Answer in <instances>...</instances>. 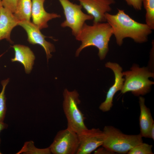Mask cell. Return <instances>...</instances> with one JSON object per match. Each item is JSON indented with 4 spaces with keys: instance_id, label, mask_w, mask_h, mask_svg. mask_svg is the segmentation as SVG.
<instances>
[{
    "instance_id": "6",
    "label": "cell",
    "mask_w": 154,
    "mask_h": 154,
    "mask_svg": "<svg viewBox=\"0 0 154 154\" xmlns=\"http://www.w3.org/2000/svg\"><path fill=\"white\" fill-rule=\"evenodd\" d=\"M63 10L65 19L61 24L63 28L68 27L75 37L79 33L85 21L93 19L92 15L84 13L82 6L71 2L69 0H58Z\"/></svg>"
},
{
    "instance_id": "20",
    "label": "cell",
    "mask_w": 154,
    "mask_h": 154,
    "mask_svg": "<svg viewBox=\"0 0 154 154\" xmlns=\"http://www.w3.org/2000/svg\"><path fill=\"white\" fill-rule=\"evenodd\" d=\"M152 145L143 142L136 145L131 149L128 154H153Z\"/></svg>"
},
{
    "instance_id": "11",
    "label": "cell",
    "mask_w": 154,
    "mask_h": 154,
    "mask_svg": "<svg viewBox=\"0 0 154 154\" xmlns=\"http://www.w3.org/2000/svg\"><path fill=\"white\" fill-rule=\"evenodd\" d=\"M105 66L113 71L115 76V81L108 90L105 100L99 107L100 110L104 112L110 110L113 106L114 96L117 92L121 90L125 81V79L123 78V75L122 72V68L118 64L109 62L105 64Z\"/></svg>"
},
{
    "instance_id": "15",
    "label": "cell",
    "mask_w": 154,
    "mask_h": 154,
    "mask_svg": "<svg viewBox=\"0 0 154 154\" xmlns=\"http://www.w3.org/2000/svg\"><path fill=\"white\" fill-rule=\"evenodd\" d=\"M145 98L140 96L139 103L140 109L139 117L140 134L142 137H149V133L153 125L154 124L150 110L145 104Z\"/></svg>"
},
{
    "instance_id": "25",
    "label": "cell",
    "mask_w": 154,
    "mask_h": 154,
    "mask_svg": "<svg viewBox=\"0 0 154 154\" xmlns=\"http://www.w3.org/2000/svg\"><path fill=\"white\" fill-rule=\"evenodd\" d=\"M7 125L4 123V122H0V133L4 129L7 128ZM2 153L0 151V154Z\"/></svg>"
},
{
    "instance_id": "18",
    "label": "cell",
    "mask_w": 154,
    "mask_h": 154,
    "mask_svg": "<svg viewBox=\"0 0 154 154\" xmlns=\"http://www.w3.org/2000/svg\"><path fill=\"white\" fill-rule=\"evenodd\" d=\"M143 5L146 11V24L152 30L154 29V0H143Z\"/></svg>"
},
{
    "instance_id": "7",
    "label": "cell",
    "mask_w": 154,
    "mask_h": 154,
    "mask_svg": "<svg viewBox=\"0 0 154 154\" xmlns=\"http://www.w3.org/2000/svg\"><path fill=\"white\" fill-rule=\"evenodd\" d=\"M79 146L77 134L67 128L58 132L49 147L54 154H75Z\"/></svg>"
},
{
    "instance_id": "23",
    "label": "cell",
    "mask_w": 154,
    "mask_h": 154,
    "mask_svg": "<svg viewBox=\"0 0 154 154\" xmlns=\"http://www.w3.org/2000/svg\"><path fill=\"white\" fill-rule=\"evenodd\" d=\"M103 148H101L98 149L95 151V154H109L112 153V152L109 151L106 148L103 147Z\"/></svg>"
},
{
    "instance_id": "14",
    "label": "cell",
    "mask_w": 154,
    "mask_h": 154,
    "mask_svg": "<svg viewBox=\"0 0 154 154\" xmlns=\"http://www.w3.org/2000/svg\"><path fill=\"white\" fill-rule=\"evenodd\" d=\"M15 51V56L11 58L12 62H18L23 66L25 72L29 74L32 70L35 59V55L28 46L21 44L12 46Z\"/></svg>"
},
{
    "instance_id": "24",
    "label": "cell",
    "mask_w": 154,
    "mask_h": 154,
    "mask_svg": "<svg viewBox=\"0 0 154 154\" xmlns=\"http://www.w3.org/2000/svg\"><path fill=\"white\" fill-rule=\"evenodd\" d=\"M149 138L154 139V124L153 125L150 131Z\"/></svg>"
},
{
    "instance_id": "16",
    "label": "cell",
    "mask_w": 154,
    "mask_h": 154,
    "mask_svg": "<svg viewBox=\"0 0 154 154\" xmlns=\"http://www.w3.org/2000/svg\"><path fill=\"white\" fill-rule=\"evenodd\" d=\"M31 9L32 0H17L13 14L19 21H30Z\"/></svg>"
},
{
    "instance_id": "8",
    "label": "cell",
    "mask_w": 154,
    "mask_h": 154,
    "mask_svg": "<svg viewBox=\"0 0 154 154\" xmlns=\"http://www.w3.org/2000/svg\"><path fill=\"white\" fill-rule=\"evenodd\" d=\"M77 134L79 146L76 154H90L103 144L104 134L99 128H87Z\"/></svg>"
},
{
    "instance_id": "21",
    "label": "cell",
    "mask_w": 154,
    "mask_h": 154,
    "mask_svg": "<svg viewBox=\"0 0 154 154\" xmlns=\"http://www.w3.org/2000/svg\"><path fill=\"white\" fill-rule=\"evenodd\" d=\"M17 0H1L2 6L14 13L15 11Z\"/></svg>"
},
{
    "instance_id": "10",
    "label": "cell",
    "mask_w": 154,
    "mask_h": 154,
    "mask_svg": "<svg viewBox=\"0 0 154 154\" xmlns=\"http://www.w3.org/2000/svg\"><path fill=\"white\" fill-rule=\"evenodd\" d=\"M93 17V23L106 22L105 15L112 10L111 6L115 0H76Z\"/></svg>"
},
{
    "instance_id": "26",
    "label": "cell",
    "mask_w": 154,
    "mask_h": 154,
    "mask_svg": "<svg viewBox=\"0 0 154 154\" xmlns=\"http://www.w3.org/2000/svg\"><path fill=\"white\" fill-rule=\"evenodd\" d=\"M2 6L1 4V0H0V9Z\"/></svg>"
},
{
    "instance_id": "13",
    "label": "cell",
    "mask_w": 154,
    "mask_h": 154,
    "mask_svg": "<svg viewBox=\"0 0 154 154\" xmlns=\"http://www.w3.org/2000/svg\"><path fill=\"white\" fill-rule=\"evenodd\" d=\"M19 21L13 13L2 6L0 9V41L5 39L11 44V34L13 28L18 25Z\"/></svg>"
},
{
    "instance_id": "22",
    "label": "cell",
    "mask_w": 154,
    "mask_h": 154,
    "mask_svg": "<svg viewBox=\"0 0 154 154\" xmlns=\"http://www.w3.org/2000/svg\"><path fill=\"white\" fill-rule=\"evenodd\" d=\"M128 5L132 7L137 11L141 10L143 6V0H124Z\"/></svg>"
},
{
    "instance_id": "3",
    "label": "cell",
    "mask_w": 154,
    "mask_h": 154,
    "mask_svg": "<svg viewBox=\"0 0 154 154\" xmlns=\"http://www.w3.org/2000/svg\"><path fill=\"white\" fill-rule=\"evenodd\" d=\"M103 147L112 152L125 154L136 145L143 142L142 137L138 135L125 134L111 126H106Z\"/></svg>"
},
{
    "instance_id": "2",
    "label": "cell",
    "mask_w": 154,
    "mask_h": 154,
    "mask_svg": "<svg viewBox=\"0 0 154 154\" xmlns=\"http://www.w3.org/2000/svg\"><path fill=\"white\" fill-rule=\"evenodd\" d=\"M113 35L112 29L107 22L93 23L92 25L85 23L75 37L76 40L81 42L76 51L75 56H78L84 48L93 46L98 49L100 59H104L109 51L108 43Z\"/></svg>"
},
{
    "instance_id": "5",
    "label": "cell",
    "mask_w": 154,
    "mask_h": 154,
    "mask_svg": "<svg viewBox=\"0 0 154 154\" xmlns=\"http://www.w3.org/2000/svg\"><path fill=\"white\" fill-rule=\"evenodd\" d=\"M63 96V108L67 120V128L77 133L87 129L85 117L78 107L80 101L78 92L75 90L69 91L65 89Z\"/></svg>"
},
{
    "instance_id": "9",
    "label": "cell",
    "mask_w": 154,
    "mask_h": 154,
    "mask_svg": "<svg viewBox=\"0 0 154 154\" xmlns=\"http://www.w3.org/2000/svg\"><path fill=\"white\" fill-rule=\"evenodd\" d=\"M18 25L22 27L27 32V40L30 43L39 44L43 48L48 62L52 56L51 53L55 51L54 45L46 40L47 37L43 35L38 27L30 21H20Z\"/></svg>"
},
{
    "instance_id": "17",
    "label": "cell",
    "mask_w": 154,
    "mask_h": 154,
    "mask_svg": "<svg viewBox=\"0 0 154 154\" xmlns=\"http://www.w3.org/2000/svg\"><path fill=\"white\" fill-rule=\"evenodd\" d=\"M51 152L49 147L43 149L36 147L32 141L25 142L21 149L17 154H50Z\"/></svg>"
},
{
    "instance_id": "19",
    "label": "cell",
    "mask_w": 154,
    "mask_h": 154,
    "mask_svg": "<svg viewBox=\"0 0 154 154\" xmlns=\"http://www.w3.org/2000/svg\"><path fill=\"white\" fill-rule=\"evenodd\" d=\"M9 78H7L1 82L2 88L1 92H0V122H4L5 116L7 107L5 91L6 86L9 82Z\"/></svg>"
},
{
    "instance_id": "4",
    "label": "cell",
    "mask_w": 154,
    "mask_h": 154,
    "mask_svg": "<svg viewBox=\"0 0 154 154\" xmlns=\"http://www.w3.org/2000/svg\"><path fill=\"white\" fill-rule=\"evenodd\" d=\"M125 79L121 92L124 94L131 92L134 95H143L150 90L153 82L149 80L154 78V73L147 67L140 68L137 65L133 66L130 70L123 72Z\"/></svg>"
},
{
    "instance_id": "1",
    "label": "cell",
    "mask_w": 154,
    "mask_h": 154,
    "mask_svg": "<svg viewBox=\"0 0 154 154\" xmlns=\"http://www.w3.org/2000/svg\"><path fill=\"white\" fill-rule=\"evenodd\" d=\"M105 17L106 22L112 29L116 43L119 46L126 38H131L136 43L146 42L152 32V30L146 23L135 21L123 10L118 9L117 13L115 15L106 13Z\"/></svg>"
},
{
    "instance_id": "12",
    "label": "cell",
    "mask_w": 154,
    "mask_h": 154,
    "mask_svg": "<svg viewBox=\"0 0 154 154\" xmlns=\"http://www.w3.org/2000/svg\"><path fill=\"white\" fill-rule=\"evenodd\" d=\"M45 0H32L31 16L32 23L41 30L48 27V22L53 19L60 18V15L48 13L45 10L44 4Z\"/></svg>"
}]
</instances>
